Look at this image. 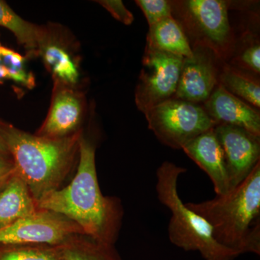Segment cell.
Wrapping results in <instances>:
<instances>
[{
  "label": "cell",
  "mask_w": 260,
  "mask_h": 260,
  "mask_svg": "<svg viewBox=\"0 0 260 260\" xmlns=\"http://www.w3.org/2000/svg\"><path fill=\"white\" fill-rule=\"evenodd\" d=\"M135 3L143 11L149 28L172 16V5L167 0H136Z\"/></svg>",
  "instance_id": "cell-22"
},
{
  "label": "cell",
  "mask_w": 260,
  "mask_h": 260,
  "mask_svg": "<svg viewBox=\"0 0 260 260\" xmlns=\"http://www.w3.org/2000/svg\"><path fill=\"white\" fill-rule=\"evenodd\" d=\"M184 59L145 48L135 93V104L140 112L145 114L174 97Z\"/></svg>",
  "instance_id": "cell-8"
},
{
  "label": "cell",
  "mask_w": 260,
  "mask_h": 260,
  "mask_svg": "<svg viewBox=\"0 0 260 260\" xmlns=\"http://www.w3.org/2000/svg\"><path fill=\"white\" fill-rule=\"evenodd\" d=\"M80 234H84L82 229L70 219L38 208L34 213L0 229V246H61Z\"/></svg>",
  "instance_id": "cell-7"
},
{
  "label": "cell",
  "mask_w": 260,
  "mask_h": 260,
  "mask_svg": "<svg viewBox=\"0 0 260 260\" xmlns=\"http://www.w3.org/2000/svg\"><path fill=\"white\" fill-rule=\"evenodd\" d=\"M145 48L183 58L192 55L185 32L173 16L149 28Z\"/></svg>",
  "instance_id": "cell-16"
},
{
  "label": "cell",
  "mask_w": 260,
  "mask_h": 260,
  "mask_svg": "<svg viewBox=\"0 0 260 260\" xmlns=\"http://www.w3.org/2000/svg\"><path fill=\"white\" fill-rule=\"evenodd\" d=\"M112 15L113 18L126 25H131L135 18L121 0H101L95 1Z\"/></svg>",
  "instance_id": "cell-23"
},
{
  "label": "cell",
  "mask_w": 260,
  "mask_h": 260,
  "mask_svg": "<svg viewBox=\"0 0 260 260\" xmlns=\"http://www.w3.org/2000/svg\"><path fill=\"white\" fill-rule=\"evenodd\" d=\"M38 210L37 203L28 186L16 174L0 191V229Z\"/></svg>",
  "instance_id": "cell-15"
},
{
  "label": "cell",
  "mask_w": 260,
  "mask_h": 260,
  "mask_svg": "<svg viewBox=\"0 0 260 260\" xmlns=\"http://www.w3.org/2000/svg\"><path fill=\"white\" fill-rule=\"evenodd\" d=\"M172 16L185 32L191 47L213 51L226 63L235 47L236 37L229 17L230 2L224 0L170 1Z\"/></svg>",
  "instance_id": "cell-5"
},
{
  "label": "cell",
  "mask_w": 260,
  "mask_h": 260,
  "mask_svg": "<svg viewBox=\"0 0 260 260\" xmlns=\"http://www.w3.org/2000/svg\"><path fill=\"white\" fill-rule=\"evenodd\" d=\"M223 149L230 191L241 184L260 161V136L237 126L214 127Z\"/></svg>",
  "instance_id": "cell-12"
},
{
  "label": "cell",
  "mask_w": 260,
  "mask_h": 260,
  "mask_svg": "<svg viewBox=\"0 0 260 260\" xmlns=\"http://www.w3.org/2000/svg\"><path fill=\"white\" fill-rule=\"evenodd\" d=\"M15 174V166L11 155L0 153V191Z\"/></svg>",
  "instance_id": "cell-24"
},
{
  "label": "cell",
  "mask_w": 260,
  "mask_h": 260,
  "mask_svg": "<svg viewBox=\"0 0 260 260\" xmlns=\"http://www.w3.org/2000/svg\"><path fill=\"white\" fill-rule=\"evenodd\" d=\"M149 129L169 148L180 150L216 126L202 104L172 98L145 113Z\"/></svg>",
  "instance_id": "cell-6"
},
{
  "label": "cell",
  "mask_w": 260,
  "mask_h": 260,
  "mask_svg": "<svg viewBox=\"0 0 260 260\" xmlns=\"http://www.w3.org/2000/svg\"><path fill=\"white\" fill-rule=\"evenodd\" d=\"M181 150L208 174L217 196L230 191L223 149L214 127L188 142Z\"/></svg>",
  "instance_id": "cell-14"
},
{
  "label": "cell",
  "mask_w": 260,
  "mask_h": 260,
  "mask_svg": "<svg viewBox=\"0 0 260 260\" xmlns=\"http://www.w3.org/2000/svg\"><path fill=\"white\" fill-rule=\"evenodd\" d=\"M227 64L255 75L260 74V42L259 36L253 30H246L240 39H236L235 47Z\"/></svg>",
  "instance_id": "cell-20"
},
{
  "label": "cell",
  "mask_w": 260,
  "mask_h": 260,
  "mask_svg": "<svg viewBox=\"0 0 260 260\" xmlns=\"http://www.w3.org/2000/svg\"><path fill=\"white\" fill-rule=\"evenodd\" d=\"M3 137L15 166V173L28 186L37 203L59 189L79 156L83 130L62 138L29 134L0 119Z\"/></svg>",
  "instance_id": "cell-2"
},
{
  "label": "cell",
  "mask_w": 260,
  "mask_h": 260,
  "mask_svg": "<svg viewBox=\"0 0 260 260\" xmlns=\"http://www.w3.org/2000/svg\"><path fill=\"white\" fill-rule=\"evenodd\" d=\"M192 55L184 58L174 98L203 104L219 85L223 61L206 48L193 46Z\"/></svg>",
  "instance_id": "cell-10"
},
{
  "label": "cell",
  "mask_w": 260,
  "mask_h": 260,
  "mask_svg": "<svg viewBox=\"0 0 260 260\" xmlns=\"http://www.w3.org/2000/svg\"><path fill=\"white\" fill-rule=\"evenodd\" d=\"M0 26L8 29L18 44L28 51L29 55H37L40 25L30 23L15 13L4 1L0 0Z\"/></svg>",
  "instance_id": "cell-19"
},
{
  "label": "cell",
  "mask_w": 260,
  "mask_h": 260,
  "mask_svg": "<svg viewBox=\"0 0 260 260\" xmlns=\"http://www.w3.org/2000/svg\"><path fill=\"white\" fill-rule=\"evenodd\" d=\"M219 84L229 93L256 109H259L260 85L257 76L237 69L227 63H223L219 78Z\"/></svg>",
  "instance_id": "cell-17"
},
{
  "label": "cell",
  "mask_w": 260,
  "mask_h": 260,
  "mask_svg": "<svg viewBox=\"0 0 260 260\" xmlns=\"http://www.w3.org/2000/svg\"><path fill=\"white\" fill-rule=\"evenodd\" d=\"M0 153L5 154V155H10L9 150L7 147L5 140H3V137L0 135Z\"/></svg>",
  "instance_id": "cell-25"
},
{
  "label": "cell",
  "mask_w": 260,
  "mask_h": 260,
  "mask_svg": "<svg viewBox=\"0 0 260 260\" xmlns=\"http://www.w3.org/2000/svg\"><path fill=\"white\" fill-rule=\"evenodd\" d=\"M75 37L62 25H40L37 55L42 56L54 82L78 87L79 59Z\"/></svg>",
  "instance_id": "cell-9"
},
{
  "label": "cell",
  "mask_w": 260,
  "mask_h": 260,
  "mask_svg": "<svg viewBox=\"0 0 260 260\" xmlns=\"http://www.w3.org/2000/svg\"><path fill=\"white\" fill-rule=\"evenodd\" d=\"M74 222L85 235L114 245L120 229L123 210L119 200L102 194L98 181L95 149L83 135L79 142L78 169L68 186L51 191L37 203Z\"/></svg>",
  "instance_id": "cell-1"
},
{
  "label": "cell",
  "mask_w": 260,
  "mask_h": 260,
  "mask_svg": "<svg viewBox=\"0 0 260 260\" xmlns=\"http://www.w3.org/2000/svg\"><path fill=\"white\" fill-rule=\"evenodd\" d=\"M0 260H67L61 246H0Z\"/></svg>",
  "instance_id": "cell-21"
},
{
  "label": "cell",
  "mask_w": 260,
  "mask_h": 260,
  "mask_svg": "<svg viewBox=\"0 0 260 260\" xmlns=\"http://www.w3.org/2000/svg\"><path fill=\"white\" fill-rule=\"evenodd\" d=\"M0 47H1V44H0Z\"/></svg>",
  "instance_id": "cell-26"
},
{
  "label": "cell",
  "mask_w": 260,
  "mask_h": 260,
  "mask_svg": "<svg viewBox=\"0 0 260 260\" xmlns=\"http://www.w3.org/2000/svg\"><path fill=\"white\" fill-rule=\"evenodd\" d=\"M67 260H122L114 245L80 234L61 245Z\"/></svg>",
  "instance_id": "cell-18"
},
{
  "label": "cell",
  "mask_w": 260,
  "mask_h": 260,
  "mask_svg": "<svg viewBox=\"0 0 260 260\" xmlns=\"http://www.w3.org/2000/svg\"><path fill=\"white\" fill-rule=\"evenodd\" d=\"M202 105L216 125L237 126L260 136L257 109L229 93L220 84Z\"/></svg>",
  "instance_id": "cell-13"
},
{
  "label": "cell",
  "mask_w": 260,
  "mask_h": 260,
  "mask_svg": "<svg viewBox=\"0 0 260 260\" xmlns=\"http://www.w3.org/2000/svg\"><path fill=\"white\" fill-rule=\"evenodd\" d=\"M205 219L215 240L238 254H260V161L227 194L199 203H186Z\"/></svg>",
  "instance_id": "cell-3"
},
{
  "label": "cell",
  "mask_w": 260,
  "mask_h": 260,
  "mask_svg": "<svg viewBox=\"0 0 260 260\" xmlns=\"http://www.w3.org/2000/svg\"><path fill=\"white\" fill-rule=\"evenodd\" d=\"M86 112V98L81 89L54 82L50 108L35 135L62 138L75 134L81 130Z\"/></svg>",
  "instance_id": "cell-11"
},
{
  "label": "cell",
  "mask_w": 260,
  "mask_h": 260,
  "mask_svg": "<svg viewBox=\"0 0 260 260\" xmlns=\"http://www.w3.org/2000/svg\"><path fill=\"white\" fill-rule=\"evenodd\" d=\"M184 168L165 161L156 172L158 200L170 210L169 237L174 245L185 251H198L204 260H234L237 251L219 244L204 218L187 208L178 192V180Z\"/></svg>",
  "instance_id": "cell-4"
}]
</instances>
